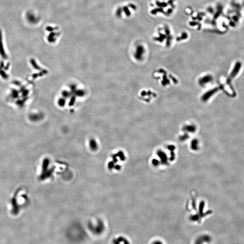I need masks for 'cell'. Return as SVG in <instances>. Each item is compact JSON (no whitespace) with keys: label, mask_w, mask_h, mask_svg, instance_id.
Segmentation results:
<instances>
[{"label":"cell","mask_w":244,"mask_h":244,"mask_svg":"<svg viewBox=\"0 0 244 244\" xmlns=\"http://www.w3.org/2000/svg\"><path fill=\"white\" fill-rule=\"evenodd\" d=\"M178 6L177 0H151L148 4L147 11L153 18L168 19L175 15Z\"/></svg>","instance_id":"1"},{"label":"cell","mask_w":244,"mask_h":244,"mask_svg":"<svg viewBox=\"0 0 244 244\" xmlns=\"http://www.w3.org/2000/svg\"><path fill=\"white\" fill-rule=\"evenodd\" d=\"M175 37L174 31L171 24L166 23H161L155 29L152 38L155 41L161 43H170Z\"/></svg>","instance_id":"2"},{"label":"cell","mask_w":244,"mask_h":244,"mask_svg":"<svg viewBox=\"0 0 244 244\" xmlns=\"http://www.w3.org/2000/svg\"><path fill=\"white\" fill-rule=\"evenodd\" d=\"M187 14L188 26L194 30L199 31L203 29L206 21V15L205 11L201 10H188Z\"/></svg>","instance_id":"3"},{"label":"cell","mask_w":244,"mask_h":244,"mask_svg":"<svg viewBox=\"0 0 244 244\" xmlns=\"http://www.w3.org/2000/svg\"><path fill=\"white\" fill-rule=\"evenodd\" d=\"M189 34L188 31L186 30H182L181 32L179 33L177 39L179 40H185L186 39L189 38Z\"/></svg>","instance_id":"4"}]
</instances>
